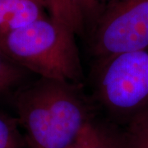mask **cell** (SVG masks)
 I'll list each match as a JSON object with an SVG mask.
<instances>
[{
	"label": "cell",
	"instance_id": "277c9868",
	"mask_svg": "<svg viewBox=\"0 0 148 148\" xmlns=\"http://www.w3.org/2000/svg\"><path fill=\"white\" fill-rule=\"evenodd\" d=\"M90 48L98 61L148 48V0H109L94 23Z\"/></svg>",
	"mask_w": 148,
	"mask_h": 148
},
{
	"label": "cell",
	"instance_id": "5b68a950",
	"mask_svg": "<svg viewBox=\"0 0 148 148\" xmlns=\"http://www.w3.org/2000/svg\"><path fill=\"white\" fill-rule=\"evenodd\" d=\"M69 148H129L125 131H118L94 119Z\"/></svg>",
	"mask_w": 148,
	"mask_h": 148
},
{
	"label": "cell",
	"instance_id": "30bf717a",
	"mask_svg": "<svg viewBox=\"0 0 148 148\" xmlns=\"http://www.w3.org/2000/svg\"><path fill=\"white\" fill-rule=\"evenodd\" d=\"M82 16L84 23L93 21L101 15L109 0H71Z\"/></svg>",
	"mask_w": 148,
	"mask_h": 148
},
{
	"label": "cell",
	"instance_id": "6da1fadb",
	"mask_svg": "<svg viewBox=\"0 0 148 148\" xmlns=\"http://www.w3.org/2000/svg\"><path fill=\"white\" fill-rule=\"evenodd\" d=\"M81 86L42 78L15 97L27 148H69L94 119Z\"/></svg>",
	"mask_w": 148,
	"mask_h": 148
},
{
	"label": "cell",
	"instance_id": "9c48e42d",
	"mask_svg": "<svg viewBox=\"0 0 148 148\" xmlns=\"http://www.w3.org/2000/svg\"><path fill=\"white\" fill-rule=\"evenodd\" d=\"M25 72L0 50V95L19 84L25 77Z\"/></svg>",
	"mask_w": 148,
	"mask_h": 148
},
{
	"label": "cell",
	"instance_id": "8fae6325",
	"mask_svg": "<svg viewBox=\"0 0 148 148\" xmlns=\"http://www.w3.org/2000/svg\"><path fill=\"white\" fill-rule=\"evenodd\" d=\"M24 0H0V35L9 32Z\"/></svg>",
	"mask_w": 148,
	"mask_h": 148
},
{
	"label": "cell",
	"instance_id": "7a4b0ae2",
	"mask_svg": "<svg viewBox=\"0 0 148 148\" xmlns=\"http://www.w3.org/2000/svg\"><path fill=\"white\" fill-rule=\"evenodd\" d=\"M0 50L42 78L82 85L83 73L75 32L50 16L0 35Z\"/></svg>",
	"mask_w": 148,
	"mask_h": 148
},
{
	"label": "cell",
	"instance_id": "ba28073f",
	"mask_svg": "<svg viewBox=\"0 0 148 148\" xmlns=\"http://www.w3.org/2000/svg\"><path fill=\"white\" fill-rule=\"evenodd\" d=\"M125 133L129 148H148V109L127 123Z\"/></svg>",
	"mask_w": 148,
	"mask_h": 148
},
{
	"label": "cell",
	"instance_id": "52a82bcc",
	"mask_svg": "<svg viewBox=\"0 0 148 148\" xmlns=\"http://www.w3.org/2000/svg\"><path fill=\"white\" fill-rule=\"evenodd\" d=\"M17 119L0 113V148H26Z\"/></svg>",
	"mask_w": 148,
	"mask_h": 148
},
{
	"label": "cell",
	"instance_id": "8992f818",
	"mask_svg": "<svg viewBox=\"0 0 148 148\" xmlns=\"http://www.w3.org/2000/svg\"><path fill=\"white\" fill-rule=\"evenodd\" d=\"M49 16L64 24L73 32L81 33L85 23L71 0H45Z\"/></svg>",
	"mask_w": 148,
	"mask_h": 148
},
{
	"label": "cell",
	"instance_id": "3957f363",
	"mask_svg": "<svg viewBox=\"0 0 148 148\" xmlns=\"http://www.w3.org/2000/svg\"><path fill=\"white\" fill-rule=\"evenodd\" d=\"M96 99L125 125L148 109V48L98 61Z\"/></svg>",
	"mask_w": 148,
	"mask_h": 148
}]
</instances>
